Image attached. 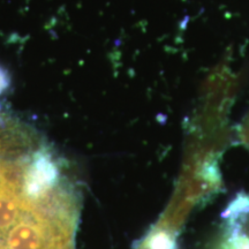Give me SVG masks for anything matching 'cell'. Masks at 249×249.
Listing matches in <instances>:
<instances>
[{
  "label": "cell",
  "mask_w": 249,
  "mask_h": 249,
  "mask_svg": "<svg viewBox=\"0 0 249 249\" xmlns=\"http://www.w3.org/2000/svg\"><path fill=\"white\" fill-rule=\"evenodd\" d=\"M11 136L8 134H6L0 129V149L2 148H9V144H11Z\"/></svg>",
  "instance_id": "8992f818"
},
{
  "label": "cell",
  "mask_w": 249,
  "mask_h": 249,
  "mask_svg": "<svg viewBox=\"0 0 249 249\" xmlns=\"http://www.w3.org/2000/svg\"><path fill=\"white\" fill-rule=\"evenodd\" d=\"M57 178V166L51 158L44 154H38L34 158L30 169L27 171L24 192L31 197H38L54 185Z\"/></svg>",
  "instance_id": "7a4b0ae2"
},
{
  "label": "cell",
  "mask_w": 249,
  "mask_h": 249,
  "mask_svg": "<svg viewBox=\"0 0 249 249\" xmlns=\"http://www.w3.org/2000/svg\"><path fill=\"white\" fill-rule=\"evenodd\" d=\"M225 231L214 249H249V195H238L229 205Z\"/></svg>",
  "instance_id": "6da1fadb"
},
{
  "label": "cell",
  "mask_w": 249,
  "mask_h": 249,
  "mask_svg": "<svg viewBox=\"0 0 249 249\" xmlns=\"http://www.w3.org/2000/svg\"><path fill=\"white\" fill-rule=\"evenodd\" d=\"M7 87H8L7 74H6L5 71H2L1 68H0V93L4 91Z\"/></svg>",
  "instance_id": "52a82bcc"
},
{
  "label": "cell",
  "mask_w": 249,
  "mask_h": 249,
  "mask_svg": "<svg viewBox=\"0 0 249 249\" xmlns=\"http://www.w3.org/2000/svg\"><path fill=\"white\" fill-rule=\"evenodd\" d=\"M44 231L36 222L22 220L11 229L7 236V249H40Z\"/></svg>",
  "instance_id": "3957f363"
},
{
  "label": "cell",
  "mask_w": 249,
  "mask_h": 249,
  "mask_svg": "<svg viewBox=\"0 0 249 249\" xmlns=\"http://www.w3.org/2000/svg\"><path fill=\"white\" fill-rule=\"evenodd\" d=\"M239 139L241 144L249 150V112L239 124Z\"/></svg>",
  "instance_id": "5b68a950"
},
{
  "label": "cell",
  "mask_w": 249,
  "mask_h": 249,
  "mask_svg": "<svg viewBox=\"0 0 249 249\" xmlns=\"http://www.w3.org/2000/svg\"><path fill=\"white\" fill-rule=\"evenodd\" d=\"M20 201L11 192H0V231L11 227L20 213Z\"/></svg>",
  "instance_id": "277c9868"
}]
</instances>
